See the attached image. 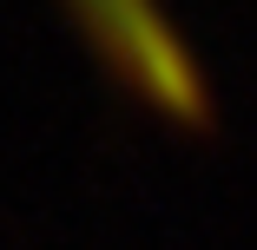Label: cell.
Instances as JSON below:
<instances>
[{
  "label": "cell",
  "mask_w": 257,
  "mask_h": 250,
  "mask_svg": "<svg viewBox=\"0 0 257 250\" xmlns=\"http://www.w3.org/2000/svg\"><path fill=\"white\" fill-rule=\"evenodd\" d=\"M66 20L79 27L86 53L99 60L132 106L159 112L172 125H211V86L191 53L185 27L172 20L165 0H60Z\"/></svg>",
  "instance_id": "1"
}]
</instances>
